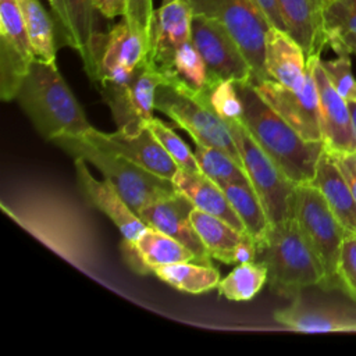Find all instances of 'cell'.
Instances as JSON below:
<instances>
[{"mask_svg":"<svg viewBox=\"0 0 356 356\" xmlns=\"http://www.w3.org/2000/svg\"><path fill=\"white\" fill-rule=\"evenodd\" d=\"M206 89L196 90L179 78L168 76L156 90L154 111L165 114L175 127L186 131L193 142L216 146L242 164L228 124L211 108Z\"/></svg>","mask_w":356,"mask_h":356,"instance_id":"8992f818","label":"cell"},{"mask_svg":"<svg viewBox=\"0 0 356 356\" xmlns=\"http://www.w3.org/2000/svg\"><path fill=\"white\" fill-rule=\"evenodd\" d=\"M168 76H177L196 90H204L207 88V68L192 39L184 43L175 53L171 74Z\"/></svg>","mask_w":356,"mask_h":356,"instance_id":"d6a6232c","label":"cell"},{"mask_svg":"<svg viewBox=\"0 0 356 356\" xmlns=\"http://www.w3.org/2000/svg\"><path fill=\"white\" fill-rule=\"evenodd\" d=\"M320 103V127L324 149L330 153L356 152V132L348 102L332 86L320 56L307 58Z\"/></svg>","mask_w":356,"mask_h":356,"instance_id":"2e32d148","label":"cell"},{"mask_svg":"<svg viewBox=\"0 0 356 356\" xmlns=\"http://www.w3.org/2000/svg\"><path fill=\"white\" fill-rule=\"evenodd\" d=\"M171 181L174 188L188 197L196 209L218 217L236 229L246 232L243 224L229 204L222 188H220L202 171L193 172L179 168Z\"/></svg>","mask_w":356,"mask_h":356,"instance_id":"484cf974","label":"cell"},{"mask_svg":"<svg viewBox=\"0 0 356 356\" xmlns=\"http://www.w3.org/2000/svg\"><path fill=\"white\" fill-rule=\"evenodd\" d=\"M293 217L324 268V289H338L337 270L341 246L349 231L339 222L323 193L313 184L296 185Z\"/></svg>","mask_w":356,"mask_h":356,"instance_id":"ba28073f","label":"cell"},{"mask_svg":"<svg viewBox=\"0 0 356 356\" xmlns=\"http://www.w3.org/2000/svg\"><path fill=\"white\" fill-rule=\"evenodd\" d=\"M74 164L78 191L83 200L93 209L107 216L122 234L124 239L132 241L138 238L146 229L147 225L127 204V202L114 188V185L107 179L97 181L90 174L88 163L83 159H74Z\"/></svg>","mask_w":356,"mask_h":356,"instance_id":"ffe728a7","label":"cell"},{"mask_svg":"<svg viewBox=\"0 0 356 356\" xmlns=\"http://www.w3.org/2000/svg\"><path fill=\"white\" fill-rule=\"evenodd\" d=\"M349 104V110L352 114V121H353V127H355V132H356V102H348Z\"/></svg>","mask_w":356,"mask_h":356,"instance_id":"ee69618b","label":"cell"},{"mask_svg":"<svg viewBox=\"0 0 356 356\" xmlns=\"http://www.w3.org/2000/svg\"><path fill=\"white\" fill-rule=\"evenodd\" d=\"M274 320L299 332H356V307L316 302L300 295L291 305L277 309Z\"/></svg>","mask_w":356,"mask_h":356,"instance_id":"ac0fdd59","label":"cell"},{"mask_svg":"<svg viewBox=\"0 0 356 356\" xmlns=\"http://www.w3.org/2000/svg\"><path fill=\"white\" fill-rule=\"evenodd\" d=\"M330 153V152H328ZM335 164L343 174L355 199H356V152H339L330 153Z\"/></svg>","mask_w":356,"mask_h":356,"instance_id":"ab89813d","label":"cell"},{"mask_svg":"<svg viewBox=\"0 0 356 356\" xmlns=\"http://www.w3.org/2000/svg\"><path fill=\"white\" fill-rule=\"evenodd\" d=\"M3 211L76 268L90 273L99 260L92 222L68 197L53 189L29 188L0 200Z\"/></svg>","mask_w":356,"mask_h":356,"instance_id":"6da1fadb","label":"cell"},{"mask_svg":"<svg viewBox=\"0 0 356 356\" xmlns=\"http://www.w3.org/2000/svg\"><path fill=\"white\" fill-rule=\"evenodd\" d=\"M81 136L97 146L120 153L138 165L163 178L172 179L175 172L179 170L146 125L134 134H124L118 129L113 134H106L92 128Z\"/></svg>","mask_w":356,"mask_h":356,"instance_id":"e0dca14e","label":"cell"},{"mask_svg":"<svg viewBox=\"0 0 356 356\" xmlns=\"http://www.w3.org/2000/svg\"><path fill=\"white\" fill-rule=\"evenodd\" d=\"M153 274L170 286L186 293H204L217 288L221 277L214 266L197 261H179L157 267Z\"/></svg>","mask_w":356,"mask_h":356,"instance_id":"83f0119b","label":"cell"},{"mask_svg":"<svg viewBox=\"0 0 356 356\" xmlns=\"http://www.w3.org/2000/svg\"><path fill=\"white\" fill-rule=\"evenodd\" d=\"M266 74L289 89L299 90L306 82L307 58L299 43L285 31L270 26L266 38Z\"/></svg>","mask_w":356,"mask_h":356,"instance_id":"d4e9b609","label":"cell"},{"mask_svg":"<svg viewBox=\"0 0 356 356\" xmlns=\"http://www.w3.org/2000/svg\"><path fill=\"white\" fill-rule=\"evenodd\" d=\"M35 54L17 0H0V97L15 100Z\"/></svg>","mask_w":356,"mask_h":356,"instance_id":"7c38bea8","label":"cell"},{"mask_svg":"<svg viewBox=\"0 0 356 356\" xmlns=\"http://www.w3.org/2000/svg\"><path fill=\"white\" fill-rule=\"evenodd\" d=\"M332 86L346 102H356V78L352 72V61L348 53L338 54L337 58L323 61Z\"/></svg>","mask_w":356,"mask_h":356,"instance_id":"8d00e7d4","label":"cell"},{"mask_svg":"<svg viewBox=\"0 0 356 356\" xmlns=\"http://www.w3.org/2000/svg\"><path fill=\"white\" fill-rule=\"evenodd\" d=\"M121 254L125 264L140 275L153 274L161 266L191 260L196 261L195 254L186 246L149 225L138 238L132 241L122 239Z\"/></svg>","mask_w":356,"mask_h":356,"instance_id":"7402d4cb","label":"cell"},{"mask_svg":"<svg viewBox=\"0 0 356 356\" xmlns=\"http://www.w3.org/2000/svg\"><path fill=\"white\" fill-rule=\"evenodd\" d=\"M193 209L192 202L177 191L145 206L138 216L146 225L170 235L186 246L195 254L197 263L213 266L211 257L191 221V211Z\"/></svg>","mask_w":356,"mask_h":356,"instance_id":"d6986e66","label":"cell"},{"mask_svg":"<svg viewBox=\"0 0 356 356\" xmlns=\"http://www.w3.org/2000/svg\"><path fill=\"white\" fill-rule=\"evenodd\" d=\"M193 14L211 17L222 24L252 68L250 81L267 79L266 38L273 26L252 0H188Z\"/></svg>","mask_w":356,"mask_h":356,"instance_id":"30bf717a","label":"cell"},{"mask_svg":"<svg viewBox=\"0 0 356 356\" xmlns=\"http://www.w3.org/2000/svg\"><path fill=\"white\" fill-rule=\"evenodd\" d=\"M153 14L152 0H125V10L122 18L132 26L139 29L147 38L149 24Z\"/></svg>","mask_w":356,"mask_h":356,"instance_id":"f35d334b","label":"cell"},{"mask_svg":"<svg viewBox=\"0 0 356 356\" xmlns=\"http://www.w3.org/2000/svg\"><path fill=\"white\" fill-rule=\"evenodd\" d=\"M323 193L339 222L356 234V199L331 154L324 149L312 182Z\"/></svg>","mask_w":356,"mask_h":356,"instance_id":"4316f807","label":"cell"},{"mask_svg":"<svg viewBox=\"0 0 356 356\" xmlns=\"http://www.w3.org/2000/svg\"><path fill=\"white\" fill-rule=\"evenodd\" d=\"M193 11L188 0L161 3L153 10L147 31L146 63L163 72L171 74L172 61L178 49L191 40Z\"/></svg>","mask_w":356,"mask_h":356,"instance_id":"9a60e30c","label":"cell"},{"mask_svg":"<svg viewBox=\"0 0 356 356\" xmlns=\"http://www.w3.org/2000/svg\"><path fill=\"white\" fill-rule=\"evenodd\" d=\"M267 282V268L259 261L236 264L234 270L220 280L217 291L221 296L234 302L253 299Z\"/></svg>","mask_w":356,"mask_h":356,"instance_id":"1f68e13d","label":"cell"},{"mask_svg":"<svg viewBox=\"0 0 356 356\" xmlns=\"http://www.w3.org/2000/svg\"><path fill=\"white\" fill-rule=\"evenodd\" d=\"M56 26V39L79 53L82 63L89 57L96 31V13L93 0H54L50 3Z\"/></svg>","mask_w":356,"mask_h":356,"instance_id":"603a6c76","label":"cell"},{"mask_svg":"<svg viewBox=\"0 0 356 356\" xmlns=\"http://www.w3.org/2000/svg\"><path fill=\"white\" fill-rule=\"evenodd\" d=\"M235 86L242 102L241 121L259 146L293 184H312L324 143L302 138L260 96L250 81L235 82Z\"/></svg>","mask_w":356,"mask_h":356,"instance_id":"7a4b0ae2","label":"cell"},{"mask_svg":"<svg viewBox=\"0 0 356 356\" xmlns=\"http://www.w3.org/2000/svg\"><path fill=\"white\" fill-rule=\"evenodd\" d=\"M206 95L211 108L225 122L242 118V102L235 81H209Z\"/></svg>","mask_w":356,"mask_h":356,"instance_id":"e575fe53","label":"cell"},{"mask_svg":"<svg viewBox=\"0 0 356 356\" xmlns=\"http://www.w3.org/2000/svg\"><path fill=\"white\" fill-rule=\"evenodd\" d=\"M53 1H54V0H49V3H53Z\"/></svg>","mask_w":356,"mask_h":356,"instance_id":"bcb514c9","label":"cell"},{"mask_svg":"<svg viewBox=\"0 0 356 356\" xmlns=\"http://www.w3.org/2000/svg\"><path fill=\"white\" fill-rule=\"evenodd\" d=\"M252 1L264 13V15L268 18V21L273 26L285 31V25H284L277 0H252Z\"/></svg>","mask_w":356,"mask_h":356,"instance_id":"60d3db41","label":"cell"},{"mask_svg":"<svg viewBox=\"0 0 356 356\" xmlns=\"http://www.w3.org/2000/svg\"><path fill=\"white\" fill-rule=\"evenodd\" d=\"M146 58V35L122 18L107 33L97 31L83 68L97 88L121 85L132 79Z\"/></svg>","mask_w":356,"mask_h":356,"instance_id":"9c48e42d","label":"cell"},{"mask_svg":"<svg viewBox=\"0 0 356 356\" xmlns=\"http://www.w3.org/2000/svg\"><path fill=\"white\" fill-rule=\"evenodd\" d=\"M323 18L328 39L346 33L356 35V0H327Z\"/></svg>","mask_w":356,"mask_h":356,"instance_id":"d590c367","label":"cell"},{"mask_svg":"<svg viewBox=\"0 0 356 356\" xmlns=\"http://www.w3.org/2000/svg\"><path fill=\"white\" fill-rule=\"evenodd\" d=\"M222 191L245 227V231L259 243L270 228L264 206L250 184H228Z\"/></svg>","mask_w":356,"mask_h":356,"instance_id":"f546056e","label":"cell"},{"mask_svg":"<svg viewBox=\"0 0 356 356\" xmlns=\"http://www.w3.org/2000/svg\"><path fill=\"white\" fill-rule=\"evenodd\" d=\"M338 289L356 302V234L349 232L341 246L337 270Z\"/></svg>","mask_w":356,"mask_h":356,"instance_id":"74e56055","label":"cell"},{"mask_svg":"<svg viewBox=\"0 0 356 356\" xmlns=\"http://www.w3.org/2000/svg\"><path fill=\"white\" fill-rule=\"evenodd\" d=\"M285 31L303 49L306 58L321 56L328 46L324 29V7L327 0H277Z\"/></svg>","mask_w":356,"mask_h":356,"instance_id":"cb8c5ba5","label":"cell"},{"mask_svg":"<svg viewBox=\"0 0 356 356\" xmlns=\"http://www.w3.org/2000/svg\"><path fill=\"white\" fill-rule=\"evenodd\" d=\"M191 39L204 60L209 81L252 79L253 74L246 57L217 19L193 14Z\"/></svg>","mask_w":356,"mask_h":356,"instance_id":"4fadbf2b","label":"cell"},{"mask_svg":"<svg viewBox=\"0 0 356 356\" xmlns=\"http://www.w3.org/2000/svg\"><path fill=\"white\" fill-rule=\"evenodd\" d=\"M267 268L270 289L293 299L309 286H325L324 268L305 239L295 217L270 225L257 243V257Z\"/></svg>","mask_w":356,"mask_h":356,"instance_id":"277c9868","label":"cell"},{"mask_svg":"<svg viewBox=\"0 0 356 356\" xmlns=\"http://www.w3.org/2000/svg\"><path fill=\"white\" fill-rule=\"evenodd\" d=\"M168 1H172V0H163V3H168Z\"/></svg>","mask_w":356,"mask_h":356,"instance_id":"f6af8a7d","label":"cell"},{"mask_svg":"<svg viewBox=\"0 0 356 356\" xmlns=\"http://www.w3.org/2000/svg\"><path fill=\"white\" fill-rule=\"evenodd\" d=\"M191 221L211 259L225 264L256 260L257 242L248 232L239 231L224 220L196 207L191 211Z\"/></svg>","mask_w":356,"mask_h":356,"instance_id":"44dd1931","label":"cell"},{"mask_svg":"<svg viewBox=\"0 0 356 356\" xmlns=\"http://www.w3.org/2000/svg\"><path fill=\"white\" fill-rule=\"evenodd\" d=\"M15 100L47 140L81 136L93 128L56 63L35 58Z\"/></svg>","mask_w":356,"mask_h":356,"instance_id":"3957f363","label":"cell"},{"mask_svg":"<svg viewBox=\"0 0 356 356\" xmlns=\"http://www.w3.org/2000/svg\"><path fill=\"white\" fill-rule=\"evenodd\" d=\"M95 7L103 17L113 19L118 15H124L125 0H93Z\"/></svg>","mask_w":356,"mask_h":356,"instance_id":"7bdbcfd3","label":"cell"},{"mask_svg":"<svg viewBox=\"0 0 356 356\" xmlns=\"http://www.w3.org/2000/svg\"><path fill=\"white\" fill-rule=\"evenodd\" d=\"M165 81L167 76L163 72L145 63L131 81L97 88L103 102L111 111L118 131L124 134L138 132L154 117L156 90Z\"/></svg>","mask_w":356,"mask_h":356,"instance_id":"8fae6325","label":"cell"},{"mask_svg":"<svg viewBox=\"0 0 356 356\" xmlns=\"http://www.w3.org/2000/svg\"><path fill=\"white\" fill-rule=\"evenodd\" d=\"M241 161L249 181L260 197L270 224H280L293 217L296 184L259 146L241 120L228 121Z\"/></svg>","mask_w":356,"mask_h":356,"instance_id":"52a82bcc","label":"cell"},{"mask_svg":"<svg viewBox=\"0 0 356 356\" xmlns=\"http://www.w3.org/2000/svg\"><path fill=\"white\" fill-rule=\"evenodd\" d=\"M53 143L72 159L81 157L96 167L136 214L145 206L177 192L171 179L163 178L120 153L97 146L82 136H61Z\"/></svg>","mask_w":356,"mask_h":356,"instance_id":"5b68a950","label":"cell"},{"mask_svg":"<svg viewBox=\"0 0 356 356\" xmlns=\"http://www.w3.org/2000/svg\"><path fill=\"white\" fill-rule=\"evenodd\" d=\"M328 46L337 53H348L356 56V35L355 33H346L341 36H334L328 39Z\"/></svg>","mask_w":356,"mask_h":356,"instance_id":"b9f144b4","label":"cell"},{"mask_svg":"<svg viewBox=\"0 0 356 356\" xmlns=\"http://www.w3.org/2000/svg\"><path fill=\"white\" fill-rule=\"evenodd\" d=\"M21 8L35 58L56 63L57 39L53 17L38 0H17Z\"/></svg>","mask_w":356,"mask_h":356,"instance_id":"f1b7e54d","label":"cell"},{"mask_svg":"<svg viewBox=\"0 0 356 356\" xmlns=\"http://www.w3.org/2000/svg\"><path fill=\"white\" fill-rule=\"evenodd\" d=\"M195 156L200 171L220 188L228 184H250L243 165L227 152L203 142H195Z\"/></svg>","mask_w":356,"mask_h":356,"instance_id":"4dcf8cb0","label":"cell"},{"mask_svg":"<svg viewBox=\"0 0 356 356\" xmlns=\"http://www.w3.org/2000/svg\"><path fill=\"white\" fill-rule=\"evenodd\" d=\"M146 127L153 132L178 168L193 172L200 171L195 152H192L189 146L167 124H164L160 118L153 117L146 122Z\"/></svg>","mask_w":356,"mask_h":356,"instance_id":"836d02e7","label":"cell"},{"mask_svg":"<svg viewBox=\"0 0 356 356\" xmlns=\"http://www.w3.org/2000/svg\"><path fill=\"white\" fill-rule=\"evenodd\" d=\"M250 81V79H249ZM260 96L306 140L323 142L320 127V103L312 67L307 61L306 82L293 90L275 81H250Z\"/></svg>","mask_w":356,"mask_h":356,"instance_id":"5bb4252c","label":"cell"}]
</instances>
